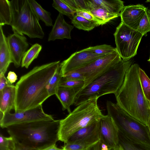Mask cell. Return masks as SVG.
Returning a JSON list of instances; mask_svg holds the SVG:
<instances>
[{
  "instance_id": "obj_6",
  "label": "cell",
  "mask_w": 150,
  "mask_h": 150,
  "mask_svg": "<svg viewBox=\"0 0 150 150\" xmlns=\"http://www.w3.org/2000/svg\"><path fill=\"white\" fill-rule=\"evenodd\" d=\"M12 31L30 38L42 39L44 33L28 0L10 1Z\"/></svg>"
},
{
  "instance_id": "obj_31",
  "label": "cell",
  "mask_w": 150,
  "mask_h": 150,
  "mask_svg": "<svg viewBox=\"0 0 150 150\" xmlns=\"http://www.w3.org/2000/svg\"><path fill=\"white\" fill-rule=\"evenodd\" d=\"M86 49L96 54L103 55H108L117 51L116 47L106 44L90 47Z\"/></svg>"
},
{
  "instance_id": "obj_3",
  "label": "cell",
  "mask_w": 150,
  "mask_h": 150,
  "mask_svg": "<svg viewBox=\"0 0 150 150\" xmlns=\"http://www.w3.org/2000/svg\"><path fill=\"white\" fill-rule=\"evenodd\" d=\"M60 121L40 120L14 125L6 129L18 144L30 149L41 150L58 141Z\"/></svg>"
},
{
  "instance_id": "obj_15",
  "label": "cell",
  "mask_w": 150,
  "mask_h": 150,
  "mask_svg": "<svg viewBox=\"0 0 150 150\" xmlns=\"http://www.w3.org/2000/svg\"><path fill=\"white\" fill-rule=\"evenodd\" d=\"M74 28V26L65 21L63 15L59 13L49 34L48 41L63 40L64 38L71 39V32Z\"/></svg>"
},
{
  "instance_id": "obj_2",
  "label": "cell",
  "mask_w": 150,
  "mask_h": 150,
  "mask_svg": "<svg viewBox=\"0 0 150 150\" xmlns=\"http://www.w3.org/2000/svg\"><path fill=\"white\" fill-rule=\"evenodd\" d=\"M140 68L137 64L131 65L126 73L122 84L114 95L117 103L121 108L147 126L150 108L140 83Z\"/></svg>"
},
{
  "instance_id": "obj_16",
  "label": "cell",
  "mask_w": 150,
  "mask_h": 150,
  "mask_svg": "<svg viewBox=\"0 0 150 150\" xmlns=\"http://www.w3.org/2000/svg\"><path fill=\"white\" fill-rule=\"evenodd\" d=\"M99 121L95 122L77 131L69 138L67 143L77 142L98 137L100 138Z\"/></svg>"
},
{
  "instance_id": "obj_41",
  "label": "cell",
  "mask_w": 150,
  "mask_h": 150,
  "mask_svg": "<svg viewBox=\"0 0 150 150\" xmlns=\"http://www.w3.org/2000/svg\"><path fill=\"white\" fill-rule=\"evenodd\" d=\"M12 150H36L30 149L25 147L16 142L15 148Z\"/></svg>"
},
{
  "instance_id": "obj_25",
  "label": "cell",
  "mask_w": 150,
  "mask_h": 150,
  "mask_svg": "<svg viewBox=\"0 0 150 150\" xmlns=\"http://www.w3.org/2000/svg\"><path fill=\"white\" fill-rule=\"evenodd\" d=\"M100 140V137H97L74 143H67L62 148L63 150H86Z\"/></svg>"
},
{
  "instance_id": "obj_21",
  "label": "cell",
  "mask_w": 150,
  "mask_h": 150,
  "mask_svg": "<svg viewBox=\"0 0 150 150\" xmlns=\"http://www.w3.org/2000/svg\"><path fill=\"white\" fill-rule=\"evenodd\" d=\"M112 150H150V146L134 142L119 132V144Z\"/></svg>"
},
{
  "instance_id": "obj_37",
  "label": "cell",
  "mask_w": 150,
  "mask_h": 150,
  "mask_svg": "<svg viewBox=\"0 0 150 150\" xmlns=\"http://www.w3.org/2000/svg\"><path fill=\"white\" fill-rule=\"evenodd\" d=\"M76 15L78 16L83 17L89 20L96 21L94 16L90 11L77 10L76 11Z\"/></svg>"
},
{
  "instance_id": "obj_1",
  "label": "cell",
  "mask_w": 150,
  "mask_h": 150,
  "mask_svg": "<svg viewBox=\"0 0 150 150\" xmlns=\"http://www.w3.org/2000/svg\"><path fill=\"white\" fill-rule=\"evenodd\" d=\"M60 63L59 61L35 67L20 77L15 86V112L42 105L50 97L46 86Z\"/></svg>"
},
{
  "instance_id": "obj_19",
  "label": "cell",
  "mask_w": 150,
  "mask_h": 150,
  "mask_svg": "<svg viewBox=\"0 0 150 150\" xmlns=\"http://www.w3.org/2000/svg\"><path fill=\"white\" fill-rule=\"evenodd\" d=\"M15 86L11 84L0 91V112L4 114L15 108Z\"/></svg>"
},
{
  "instance_id": "obj_11",
  "label": "cell",
  "mask_w": 150,
  "mask_h": 150,
  "mask_svg": "<svg viewBox=\"0 0 150 150\" xmlns=\"http://www.w3.org/2000/svg\"><path fill=\"white\" fill-rule=\"evenodd\" d=\"M107 55L96 54L86 49L72 54L60 63L62 77L66 73L76 69Z\"/></svg>"
},
{
  "instance_id": "obj_28",
  "label": "cell",
  "mask_w": 150,
  "mask_h": 150,
  "mask_svg": "<svg viewBox=\"0 0 150 150\" xmlns=\"http://www.w3.org/2000/svg\"><path fill=\"white\" fill-rule=\"evenodd\" d=\"M60 72V65L46 86V88L50 96L57 93L59 83L62 77Z\"/></svg>"
},
{
  "instance_id": "obj_30",
  "label": "cell",
  "mask_w": 150,
  "mask_h": 150,
  "mask_svg": "<svg viewBox=\"0 0 150 150\" xmlns=\"http://www.w3.org/2000/svg\"><path fill=\"white\" fill-rule=\"evenodd\" d=\"M139 76L144 95L148 101L150 103V79L144 71L140 68Z\"/></svg>"
},
{
  "instance_id": "obj_5",
  "label": "cell",
  "mask_w": 150,
  "mask_h": 150,
  "mask_svg": "<svg viewBox=\"0 0 150 150\" xmlns=\"http://www.w3.org/2000/svg\"><path fill=\"white\" fill-rule=\"evenodd\" d=\"M95 98L80 104L63 119L60 120L58 141L67 143L69 138L79 129L99 120L103 116Z\"/></svg>"
},
{
  "instance_id": "obj_44",
  "label": "cell",
  "mask_w": 150,
  "mask_h": 150,
  "mask_svg": "<svg viewBox=\"0 0 150 150\" xmlns=\"http://www.w3.org/2000/svg\"><path fill=\"white\" fill-rule=\"evenodd\" d=\"M146 2H150V0H147L146 1Z\"/></svg>"
},
{
  "instance_id": "obj_34",
  "label": "cell",
  "mask_w": 150,
  "mask_h": 150,
  "mask_svg": "<svg viewBox=\"0 0 150 150\" xmlns=\"http://www.w3.org/2000/svg\"><path fill=\"white\" fill-rule=\"evenodd\" d=\"M16 142L14 138L10 136L6 137L0 135V150H12L16 147Z\"/></svg>"
},
{
  "instance_id": "obj_22",
  "label": "cell",
  "mask_w": 150,
  "mask_h": 150,
  "mask_svg": "<svg viewBox=\"0 0 150 150\" xmlns=\"http://www.w3.org/2000/svg\"><path fill=\"white\" fill-rule=\"evenodd\" d=\"M35 13L39 20L43 22L47 26H53L51 13L43 9L41 5L34 0H28Z\"/></svg>"
},
{
  "instance_id": "obj_45",
  "label": "cell",
  "mask_w": 150,
  "mask_h": 150,
  "mask_svg": "<svg viewBox=\"0 0 150 150\" xmlns=\"http://www.w3.org/2000/svg\"><path fill=\"white\" fill-rule=\"evenodd\" d=\"M148 61L150 62V55L149 59L148 60Z\"/></svg>"
},
{
  "instance_id": "obj_33",
  "label": "cell",
  "mask_w": 150,
  "mask_h": 150,
  "mask_svg": "<svg viewBox=\"0 0 150 150\" xmlns=\"http://www.w3.org/2000/svg\"><path fill=\"white\" fill-rule=\"evenodd\" d=\"M71 8L76 11L80 10L90 11L86 0H63Z\"/></svg>"
},
{
  "instance_id": "obj_23",
  "label": "cell",
  "mask_w": 150,
  "mask_h": 150,
  "mask_svg": "<svg viewBox=\"0 0 150 150\" xmlns=\"http://www.w3.org/2000/svg\"><path fill=\"white\" fill-rule=\"evenodd\" d=\"M42 47L41 45L36 43L26 51L22 58L21 67L28 68L33 60L38 57Z\"/></svg>"
},
{
  "instance_id": "obj_17",
  "label": "cell",
  "mask_w": 150,
  "mask_h": 150,
  "mask_svg": "<svg viewBox=\"0 0 150 150\" xmlns=\"http://www.w3.org/2000/svg\"><path fill=\"white\" fill-rule=\"evenodd\" d=\"M86 1L90 11L101 8L118 16L124 6V2L120 0H86Z\"/></svg>"
},
{
  "instance_id": "obj_27",
  "label": "cell",
  "mask_w": 150,
  "mask_h": 150,
  "mask_svg": "<svg viewBox=\"0 0 150 150\" xmlns=\"http://www.w3.org/2000/svg\"><path fill=\"white\" fill-rule=\"evenodd\" d=\"M10 1L0 0V25H10L11 11Z\"/></svg>"
},
{
  "instance_id": "obj_20",
  "label": "cell",
  "mask_w": 150,
  "mask_h": 150,
  "mask_svg": "<svg viewBox=\"0 0 150 150\" xmlns=\"http://www.w3.org/2000/svg\"><path fill=\"white\" fill-rule=\"evenodd\" d=\"M12 63L7 37L0 25V73L5 74L10 63Z\"/></svg>"
},
{
  "instance_id": "obj_18",
  "label": "cell",
  "mask_w": 150,
  "mask_h": 150,
  "mask_svg": "<svg viewBox=\"0 0 150 150\" xmlns=\"http://www.w3.org/2000/svg\"><path fill=\"white\" fill-rule=\"evenodd\" d=\"M81 89L67 87L59 86L56 96L60 101L63 110L71 112L70 106L74 104L76 96Z\"/></svg>"
},
{
  "instance_id": "obj_4",
  "label": "cell",
  "mask_w": 150,
  "mask_h": 150,
  "mask_svg": "<svg viewBox=\"0 0 150 150\" xmlns=\"http://www.w3.org/2000/svg\"><path fill=\"white\" fill-rule=\"evenodd\" d=\"M131 60L122 59L113 67L84 86L76 96L74 103L77 106L91 99L115 94L121 86L126 73L132 65Z\"/></svg>"
},
{
  "instance_id": "obj_42",
  "label": "cell",
  "mask_w": 150,
  "mask_h": 150,
  "mask_svg": "<svg viewBox=\"0 0 150 150\" xmlns=\"http://www.w3.org/2000/svg\"><path fill=\"white\" fill-rule=\"evenodd\" d=\"M101 150H109L108 146L102 143L101 144Z\"/></svg>"
},
{
  "instance_id": "obj_35",
  "label": "cell",
  "mask_w": 150,
  "mask_h": 150,
  "mask_svg": "<svg viewBox=\"0 0 150 150\" xmlns=\"http://www.w3.org/2000/svg\"><path fill=\"white\" fill-rule=\"evenodd\" d=\"M84 84V81L69 79L62 77L60 80L59 86L69 87L81 89Z\"/></svg>"
},
{
  "instance_id": "obj_38",
  "label": "cell",
  "mask_w": 150,
  "mask_h": 150,
  "mask_svg": "<svg viewBox=\"0 0 150 150\" xmlns=\"http://www.w3.org/2000/svg\"><path fill=\"white\" fill-rule=\"evenodd\" d=\"M11 84L5 77V74L2 73H0V91Z\"/></svg>"
},
{
  "instance_id": "obj_7",
  "label": "cell",
  "mask_w": 150,
  "mask_h": 150,
  "mask_svg": "<svg viewBox=\"0 0 150 150\" xmlns=\"http://www.w3.org/2000/svg\"><path fill=\"white\" fill-rule=\"evenodd\" d=\"M108 115L117 125L119 132L134 142L150 146L148 127L130 116L117 104L106 102Z\"/></svg>"
},
{
  "instance_id": "obj_36",
  "label": "cell",
  "mask_w": 150,
  "mask_h": 150,
  "mask_svg": "<svg viewBox=\"0 0 150 150\" xmlns=\"http://www.w3.org/2000/svg\"><path fill=\"white\" fill-rule=\"evenodd\" d=\"M63 77L72 80L85 81V77L82 74L74 70L66 73Z\"/></svg>"
},
{
  "instance_id": "obj_40",
  "label": "cell",
  "mask_w": 150,
  "mask_h": 150,
  "mask_svg": "<svg viewBox=\"0 0 150 150\" xmlns=\"http://www.w3.org/2000/svg\"><path fill=\"white\" fill-rule=\"evenodd\" d=\"M41 150H63L62 149L58 148L56 144L51 145Z\"/></svg>"
},
{
  "instance_id": "obj_24",
  "label": "cell",
  "mask_w": 150,
  "mask_h": 150,
  "mask_svg": "<svg viewBox=\"0 0 150 150\" xmlns=\"http://www.w3.org/2000/svg\"><path fill=\"white\" fill-rule=\"evenodd\" d=\"M90 11L94 16L99 26L105 24L110 20L118 17L101 8L92 9Z\"/></svg>"
},
{
  "instance_id": "obj_29",
  "label": "cell",
  "mask_w": 150,
  "mask_h": 150,
  "mask_svg": "<svg viewBox=\"0 0 150 150\" xmlns=\"http://www.w3.org/2000/svg\"><path fill=\"white\" fill-rule=\"evenodd\" d=\"M52 6L59 13L65 15L71 20L76 15V11L71 8L63 0H54Z\"/></svg>"
},
{
  "instance_id": "obj_12",
  "label": "cell",
  "mask_w": 150,
  "mask_h": 150,
  "mask_svg": "<svg viewBox=\"0 0 150 150\" xmlns=\"http://www.w3.org/2000/svg\"><path fill=\"white\" fill-rule=\"evenodd\" d=\"M100 140L106 145L109 150L117 148L119 143V129L112 118L108 115L103 116L99 121Z\"/></svg>"
},
{
  "instance_id": "obj_26",
  "label": "cell",
  "mask_w": 150,
  "mask_h": 150,
  "mask_svg": "<svg viewBox=\"0 0 150 150\" xmlns=\"http://www.w3.org/2000/svg\"><path fill=\"white\" fill-rule=\"evenodd\" d=\"M71 21L74 26L77 29L88 31L99 26L96 21L89 20L76 15L71 19Z\"/></svg>"
},
{
  "instance_id": "obj_8",
  "label": "cell",
  "mask_w": 150,
  "mask_h": 150,
  "mask_svg": "<svg viewBox=\"0 0 150 150\" xmlns=\"http://www.w3.org/2000/svg\"><path fill=\"white\" fill-rule=\"evenodd\" d=\"M116 49L122 59L130 60L137 54L143 35L121 22L114 34Z\"/></svg>"
},
{
  "instance_id": "obj_47",
  "label": "cell",
  "mask_w": 150,
  "mask_h": 150,
  "mask_svg": "<svg viewBox=\"0 0 150 150\" xmlns=\"http://www.w3.org/2000/svg\"></svg>"
},
{
  "instance_id": "obj_13",
  "label": "cell",
  "mask_w": 150,
  "mask_h": 150,
  "mask_svg": "<svg viewBox=\"0 0 150 150\" xmlns=\"http://www.w3.org/2000/svg\"><path fill=\"white\" fill-rule=\"evenodd\" d=\"M12 63L18 68L21 66L23 55L29 46L27 40L23 34L13 32L7 37Z\"/></svg>"
},
{
  "instance_id": "obj_32",
  "label": "cell",
  "mask_w": 150,
  "mask_h": 150,
  "mask_svg": "<svg viewBox=\"0 0 150 150\" xmlns=\"http://www.w3.org/2000/svg\"><path fill=\"white\" fill-rule=\"evenodd\" d=\"M143 36L150 32V10L147 8L137 30Z\"/></svg>"
},
{
  "instance_id": "obj_10",
  "label": "cell",
  "mask_w": 150,
  "mask_h": 150,
  "mask_svg": "<svg viewBox=\"0 0 150 150\" xmlns=\"http://www.w3.org/2000/svg\"><path fill=\"white\" fill-rule=\"evenodd\" d=\"M54 120L51 115L46 113L42 105L35 108L20 112L11 113L7 112L0 117V125L2 128L11 125L40 120Z\"/></svg>"
},
{
  "instance_id": "obj_39",
  "label": "cell",
  "mask_w": 150,
  "mask_h": 150,
  "mask_svg": "<svg viewBox=\"0 0 150 150\" xmlns=\"http://www.w3.org/2000/svg\"><path fill=\"white\" fill-rule=\"evenodd\" d=\"M6 78L11 84L15 83L17 80V76L13 71H9L8 73Z\"/></svg>"
},
{
  "instance_id": "obj_46",
  "label": "cell",
  "mask_w": 150,
  "mask_h": 150,
  "mask_svg": "<svg viewBox=\"0 0 150 150\" xmlns=\"http://www.w3.org/2000/svg\"><path fill=\"white\" fill-rule=\"evenodd\" d=\"M149 105L150 108V103H149Z\"/></svg>"
},
{
  "instance_id": "obj_43",
  "label": "cell",
  "mask_w": 150,
  "mask_h": 150,
  "mask_svg": "<svg viewBox=\"0 0 150 150\" xmlns=\"http://www.w3.org/2000/svg\"><path fill=\"white\" fill-rule=\"evenodd\" d=\"M147 127H148V129L149 134L150 135V117H149V122H148Z\"/></svg>"
},
{
  "instance_id": "obj_14",
  "label": "cell",
  "mask_w": 150,
  "mask_h": 150,
  "mask_svg": "<svg viewBox=\"0 0 150 150\" xmlns=\"http://www.w3.org/2000/svg\"><path fill=\"white\" fill-rule=\"evenodd\" d=\"M147 8L143 5L139 4L124 6L120 14L121 22L137 30Z\"/></svg>"
},
{
  "instance_id": "obj_9",
  "label": "cell",
  "mask_w": 150,
  "mask_h": 150,
  "mask_svg": "<svg viewBox=\"0 0 150 150\" xmlns=\"http://www.w3.org/2000/svg\"><path fill=\"white\" fill-rule=\"evenodd\" d=\"M122 59L117 50L74 70L84 75L85 78L84 87L111 68Z\"/></svg>"
}]
</instances>
